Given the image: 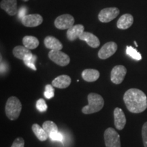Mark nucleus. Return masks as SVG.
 <instances>
[{"instance_id": "11", "label": "nucleus", "mask_w": 147, "mask_h": 147, "mask_svg": "<svg viewBox=\"0 0 147 147\" xmlns=\"http://www.w3.org/2000/svg\"><path fill=\"white\" fill-rule=\"evenodd\" d=\"M0 7L10 16H15L18 12L17 0H2Z\"/></svg>"}, {"instance_id": "8", "label": "nucleus", "mask_w": 147, "mask_h": 147, "mask_svg": "<svg viewBox=\"0 0 147 147\" xmlns=\"http://www.w3.org/2000/svg\"><path fill=\"white\" fill-rule=\"evenodd\" d=\"M127 74V69L123 65H119L113 67L111 71L110 79L114 84H119L123 81Z\"/></svg>"}, {"instance_id": "1", "label": "nucleus", "mask_w": 147, "mask_h": 147, "mask_svg": "<svg viewBox=\"0 0 147 147\" xmlns=\"http://www.w3.org/2000/svg\"><path fill=\"white\" fill-rule=\"evenodd\" d=\"M123 100L127 108L132 113H140L147 108V97L138 89H130L125 93Z\"/></svg>"}, {"instance_id": "13", "label": "nucleus", "mask_w": 147, "mask_h": 147, "mask_svg": "<svg viewBox=\"0 0 147 147\" xmlns=\"http://www.w3.org/2000/svg\"><path fill=\"white\" fill-rule=\"evenodd\" d=\"M79 39L86 42L87 45L92 48H97L100 45V41L98 38L92 33L84 32L80 36Z\"/></svg>"}, {"instance_id": "4", "label": "nucleus", "mask_w": 147, "mask_h": 147, "mask_svg": "<svg viewBox=\"0 0 147 147\" xmlns=\"http://www.w3.org/2000/svg\"><path fill=\"white\" fill-rule=\"evenodd\" d=\"M104 141L106 147H121L120 136L112 127L108 128L104 132Z\"/></svg>"}, {"instance_id": "3", "label": "nucleus", "mask_w": 147, "mask_h": 147, "mask_svg": "<svg viewBox=\"0 0 147 147\" xmlns=\"http://www.w3.org/2000/svg\"><path fill=\"white\" fill-rule=\"evenodd\" d=\"M22 109V104L16 97H9L5 104V111L7 117L11 121L16 120L19 117Z\"/></svg>"}, {"instance_id": "15", "label": "nucleus", "mask_w": 147, "mask_h": 147, "mask_svg": "<svg viewBox=\"0 0 147 147\" xmlns=\"http://www.w3.org/2000/svg\"><path fill=\"white\" fill-rule=\"evenodd\" d=\"M84 32V27L82 25H74L71 28L67 29V38L69 41L76 40L77 38H80V36Z\"/></svg>"}, {"instance_id": "6", "label": "nucleus", "mask_w": 147, "mask_h": 147, "mask_svg": "<svg viewBox=\"0 0 147 147\" xmlns=\"http://www.w3.org/2000/svg\"><path fill=\"white\" fill-rule=\"evenodd\" d=\"M74 18L70 14H65L59 16L55 21V26L61 30L69 29L74 26Z\"/></svg>"}, {"instance_id": "31", "label": "nucleus", "mask_w": 147, "mask_h": 147, "mask_svg": "<svg viewBox=\"0 0 147 147\" xmlns=\"http://www.w3.org/2000/svg\"><path fill=\"white\" fill-rule=\"evenodd\" d=\"M23 1H25V2H26V1H28L29 0H23Z\"/></svg>"}, {"instance_id": "30", "label": "nucleus", "mask_w": 147, "mask_h": 147, "mask_svg": "<svg viewBox=\"0 0 147 147\" xmlns=\"http://www.w3.org/2000/svg\"><path fill=\"white\" fill-rule=\"evenodd\" d=\"M26 12H27V8H25V7H21V8L19 9V11H18V18H20L21 19H22L24 16H26L25 15V14H26Z\"/></svg>"}, {"instance_id": "22", "label": "nucleus", "mask_w": 147, "mask_h": 147, "mask_svg": "<svg viewBox=\"0 0 147 147\" xmlns=\"http://www.w3.org/2000/svg\"><path fill=\"white\" fill-rule=\"evenodd\" d=\"M42 127L45 130V131L47 132L48 136H49L51 134L53 133V132L58 131L57 125L51 121H45L43 125H42Z\"/></svg>"}, {"instance_id": "5", "label": "nucleus", "mask_w": 147, "mask_h": 147, "mask_svg": "<svg viewBox=\"0 0 147 147\" xmlns=\"http://www.w3.org/2000/svg\"><path fill=\"white\" fill-rule=\"evenodd\" d=\"M49 57L52 61L60 66H66L70 62V58L67 54L57 50H51Z\"/></svg>"}, {"instance_id": "7", "label": "nucleus", "mask_w": 147, "mask_h": 147, "mask_svg": "<svg viewBox=\"0 0 147 147\" xmlns=\"http://www.w3.org/2000/svg\"><path fill=\"white\" fill-rule=\"evenodd\" d=\"M119 13H120V11L115 7L104 8L99 13L98 19L102 23H109L117 18Z\"/></svg>"}, {"instance_id": "2", "label": "nucleus", "mask_w": 147, "mask_h": 147, "mask_svg": "<svg viewBox=\"0 0 147 147\" xmlns=\"http://www.w3.org/2000/svg\"><path fill=\"white\" fill-rule=\"evenodd\" d=\"M87 99L89 104L84 106L82 109V112L85 115L97 113L104 107V100L100 95L95 93H91L88 95Z\"/></svg>"}, {"instance_id": "16", "label": "nucleus", "mask_w": 147, "mask_h": 147, "mask_svg": "<svg viewBox=\"0 0 147 147\" xmlns=\"http://www.w3.org/2000/svg\"><path fill=\"white\" fill-rule=\"evenodd\" d=\"M44 43H45V47L51 50L61 51L63 49V45L61 42L57 38L53 36H49L46 37Z\"/></svg>"}, {"instance_id": "10", "label": "nucleus", "mask_w": 147, "mask_h": 147, "mask_svg": "<svg viewBox=\"0 0 147 147\" xmlns=\"http://www.w3.org/2000/svg\"><path fill=\"white\" fill-rule=\"evenodd\" d=\"M21 22L24 26L27 27H34L41 25L43 22V18L38 14H28L22 18Z\"/></svg>"}, {"instance_id": "18", "label": "nucleus", "mask_w": 147, "mask_h": 147, "mask_svg": "<svg viewBox=\"0 0 147 147\" xmlns=\"http://www.w3.org/2000/svg\"><path fill=\"white\" fill-rule=\"evenodd\" d=\"M100 74L98 70L94 69H86L82 71V77L87 82H95L100 78Z\"/></svg>"}, {"instance_id": "14", "label": "nucleus", "mask_w": 147, "mask_h": 147, "mask_svg": "<svg viewBox=\"0 0 147 147\" xmlns=\"http://www.w3.org/2000/svg\"><path fill=\"white\" fill-rule=\"evenodd\" d=\"M71 78L67 75H61L52 81V85L58 89H65L70 85Z\"/></svg>"}, {"instance_id": "23", "label": "nucleus", "mask_w": 147, "mask_h": 147, "mask_svg": "<svg viewBox=\"0 0 147 147\" xmlns=\"http://www.w3.org/2000/svg\"><path fill=\"white\" fill-rule=\"evenodd\" d=\"M36 59H37V57L35 56V55H34L32 53V54L27 55V57H25V58L24 59L23 61L27 67H30L31 69L36 71L37 69H36V65H35V62H36Z\"/></svg>"}, {"instance_id": "29", "label": "nucleus", "mask_w": 147, "mask_h": 147, "mask_svg": "<svg viewBox=\"0 0 147 147\" xmlns=\"http://www.w3.org/2000/svg\"><path fill=\"white\" fill-rule=\"evenodd\" d=\"M25 146V140L23 138H17L12 143L11 147H24Z\"/></svg>"}, {"instance_id": "21", "label": "nucleus", "mask_w": 147, "mask_h": 147, "mask_svg": "<svg viewBox=\"0 0 147 147\" xmlns=\"http://www.w3.org/2000/svg\"><path fill=\"white\" fill-rule=\"evenodd\" d=\"M32 129L36 136L38 138L39 140L42 141V142L47 140L49 136H48L47 133L45 131V130L42 127L39 125L38 124L35 123L32 125Z\"/></svg>"}, {"instance_id": "9", "label": "nucleus", "mask_w": 147, "mask_h": 147, "mask_svg": "<svg viewBox=\"0 0 147 147\" xmlns=\"http://www.w3.org/2000/svg\"><path fill=\"white\" fill-rule=\"evenodd\" d=\"M118 47L117 45L114 42H109L106 43L105 45L101 48L98 52V57L101 59H106L110 57L115 54L117 51Z\"/></svg>"}, {"instance_id": "24", "label": "nucleus", "mask_w": 147, "mask_h": 147, "mask_svg": "<svg viewBox=\"0 0 147 147\" xmlns=\"http://www.w3.org/2000/svg\"><path fill=\"white\" fill-rule=\"evenodd\" d=\"M126 53L129 56H130L134 59L137 61H140L142 59V56H141L140 53L138 52L136 49L132 47H127Z\"/></svg>"}, {"instance_id": "27", "label": "nucleus", "mask_w": 147, "mask_h": 147, "mask_svg": "<svg viewBox=\"0 0 147 147\" xmlns=\"http://www.w3.org/2000/svg\"><path fill=\"white\" fill-rule=\"evenodd\" d=\"M49 137L50 138V139L53 141H55V142H62L63 140V136L62 135L61 133L59 131H55L53 133L51 134L49 136Z\"/></svg>"}, {"instance_id": "25", "label": "nucleus", "mask_w": 147, "mask_h": 147, "mask_svg": "<svg viewBox=\"0 0 147 147\" xmlns=\"http://www.w3.org/2000/svg\"><path fill=\"white\" fill-rule=\"evenodd\" d=\"M46 91L45 92V96L47 99H51L55 95V89L52 84H47L45 87Z\"/></svg>"}, {"instance_id": "20", "label": "nucleus", "mask_w": 147, "mask_h": 147, "mask_svg": "<svg viewBox=\"0 0 147 147\" xmlns=\"http://www.w3.org/2000/svg\"><path fill=\"white\" fill-rule=\"evenodd\" d=\"M12 53H13L14 56L16 58L21 60H24L25 57L32 53L29 49H27L25 47H23V46H17V47H14Z\"/></svg>"}, {"instance_id": "12", "label": "nucleus", "mask_w": 147, "mask_h": 147, "mask_svg": "<svg viewBox=\"0 0 147 147\" xmlns=\"http://www.w3.org/2000/svg\"><path fill=\"white\" fill-rule=\"evenodd\" d=\"M114 119L115 125L119 130H122L126 124L125 115L120 108H116L114 110Z\"/></svg>"}, {"instance_id": "19", "label": "nucleus", "mask_w": 147, "mask_h": 147, "mask_svg": "<svg viewBox=\"0 0 147 147\" xmlns=\"http://www.w3.org/2000/svg\"><path fill=\"white\" fill-rule=\"evenodd\" d=\"M23 44L24 47L32 50L35 49L40 45L39 40L37 38L32 36H26L23 38Z\"/></svg>"}, {"instance_id": "28", "label": "nucleus", "mask_w": 147, "mask_h": 147, "mask_svg": "<svg viewBox=\"0 0 147 147\" xmlns=\"http://www.w3.org/2000/svg\"><path fill=\"white\" fill-rule=\"evenodd\" d=\"M142 136L144 146L147 147V122H146L143 125L142 129Z\"/></svg>"}, {"instance_id": "26", "label": "nucleus", "mask_w": 147, "mask_h": 147, "mask_svg": "<svg viewBox=\"0 0 147 147\" xmlns=\"http://www.w3.org/2000/svg\"><path fill=\"white\" fill-rule=\"evenodd\" d=\"M36 108L40 112L44 113L47 110L48 106L45 100L43 99H40L36 102Z\"/></svg>"}, {"instance_id": "17", "label": "nucleus", "mask_w": 147, "mask_h": 147, "mask_svg": "<svg viewBox=\"0 0 147 147\" xmlns=\"http://www.w3.org/2000/svg\"><path fill=\"white\" fill-rule=\"evenodd\" d=\"M133 23V16L130 14H125L119 18L117 26L120 29H127L131 26Z\"/></svg>"}]
</instances>
